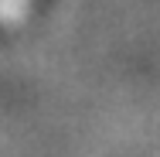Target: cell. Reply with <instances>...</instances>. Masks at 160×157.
Instances as JSON below:
<instances>
[]
</instances>
